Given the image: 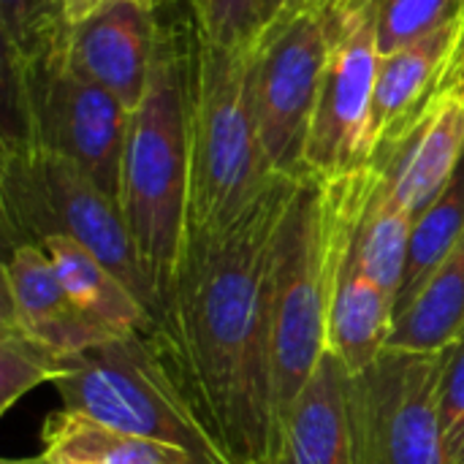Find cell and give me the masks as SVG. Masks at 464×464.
<instances>
[{
    "label": "cell",
    "mask_w": 464,
    "mask_h": 464,
    "mask_svg": "<svg viewBox=\"0 0 464 464\" xmlns=\"http://www.w3.org/2000/svg\"><path fill=\"white\" fill-rule=\"evenodd\" d=\"M280 174L226 231L188 234L155 340L237 464H277L266 261L294 182Z\"/></svg>",
    "instance_id": "1"
},
{
    "label": "cell",
    "mask_w": 464,
    "mask_h": 464,
    "mask_svg": "<svg viewBox=\"0 0 464 464\" xmlns=\"http://www.w3.org/2000/svg\"><path fill=\"white\" fill-rule=\"evenodd\" d=\"M196 38V24L193 33L160 24L150 84L130 111L122 150L117 204L155 299V321L169 304L188 237Z\"/></svg>",
    "instance_id": "2"
},
{
    "label": "cell",
    "mask_w": 464,
    "mask_h": 464,
    "mask_svg": "<svg viewBox=\"0 0 464 464\" xmlns=\"http://www.w3.org/2000/svg\"><path fill=\"white\" fill-rule=\"evenodd\" d=\"M258 44L226 49L196 38L188 234L212 237L231 228L280 177L269 166L253 109Z\"/></svg>",
    "instance_id": "3"
},
{
    "label": "cell",
    "mask_w": 464,
    "mask_h": 464,
    "mask_svg": "<svg viewBox=\"0 0 464 464\" xmlns=\"http://www.w3.org/2000/svg\"><path fill=\"white\" fill-rule=\"evenodd\" d=\"M337 237L321 179L302 174L272 237L266 261V321L277 432L326 353Z\"/></svg>",
    "instance_id": "4"
},
{
    "label": "cell",
    "mask_w": 464,
    "mask_h": 464,
    "mask_svg": "<svg viewBox=\"0 0 464 464\" xmlns=\"http://www.w3.org/2000/svg\"><path fill=\"white\" fill-rule=\"evenodd\" d=\"M152 329L68 356L63 375L52 383L63 408L103 427L182 449L198 464H237L198 413Z\"/></svg>",
    "instance_id": "5"
},
{
    "label": "cell",
    "mask_w": 464,
    "mask_h": 464,
    "mask_svg": "<svg viewBox=\"0 0 464 464\" xmlns=\"http://www.w3.org/2000/svg\"><path fill=\"white\" fill-rule=\"evenodd\" d=\"M0 223L8 250L41 245L46 237L79 242L101 258L155 318V299L139 269L120 204L65 155L3 133Z\"/></svg>",
    "instance_id": "6"
},
{
    "label": "cell",
    "mask_w": 464,
    "mask_h": 464,
    "mask_svg": "<svg viewBox=\"0 0 464 464\" xmlns=\"http://www.w3.org/2000/svg\"><path fill=\"white\" fill-rule=\"evenodd\" d=\"M5 130L82 166L114 201L130 111L101 84L79 73L68 49L27 65H3Z\"/></svg>",
    "instance_id": "7"
},
{
    "label": "cell",
    "mask_w": 464,
    "mask_h": 464,
    "mask_svg": "<svg viewBox=\"0 0 464 464\" xmlns=\"http://www.w3.org/2000/svg\"><path fill=\"white\" fill-rule=\"evenodd\" d=\"M334 44L329 19L310 8H288L261 38L253 71L256 125L277 174H304V141Z\"/></svg>",
    "instance_id": "8"
},
{
    "label": "cell",
    "mask_w": 464,
    "mask_h": 464,
    "mask_svg": "<svg viewBox=\"0 0 464 464\" xmlns=\"http://www.w3.org/2000/svg\"><path fill=\"white\" fill-rule=\"evenodd\" d=\"M440 353L386 348L356 375L362 464H446L438 424Z\"/></svg>",
    "instance_id": "9"
},
{
    "label": "cell",
    "mask_w": 464,
    "mask_h": 464,
    "mask_svg": "<svg viewBox=\"0 0 464 464\" xmlns=\"http://www.w3.org/2000/svg\"><path fill=\"white\" fill-rule=\"evenodd\" d=\"M378 68L381 54L367 16L334 33L304 141L307 174L329 179L372 163V101Z\"/></svg>",
    "instance_id": "10"
},
{
    "label": "cell",
    "mask_w": 464,
    "mask_h": 464,
    "mask_svg": "<svg viewBox=\"0 0 464 464\" xmlns=\"http://www.w3.org/2000/svg\"><path fill=\"white\" fill-rule=\"evenodd\" d=\"M152 0H106L68 30L71 65L133 111L150 84L160 22Z\"/></svg>",
    "instance_id": "11"
},
{
    "label": "cell",
    "mask_w": 464,
    "mask_h": 464,
    "mask_svg": "<svg viewBox=\"0 0 464 464\" xmlns=\"http://www.w3.org/2000/svg\"><path fill=\"white\" fill-rule=\"evenodd\" d=\"M0 280V324L19 326L24 334L60 356H76L109 340L125 337L114 334L73 304L49 256L35 245L5 250Z\"/></svg>",
    "instance_id": "12"
},
{
    "label": "cell",
    "mask_w": 464,
    "mask_h": 464,
    "mask_svg": "<svg viewBox=\"0 0 464 464\" xmlns=\"http://www.w3.org/2000/svg\"><path fill=\"white\" fill-rule=\"evenodd\" d=\"M462 46L464 19H454L432 35L381 57L372 101L375 152L402 139L454 82H462Z\"/></svg>",
    "instance_id": "13"
},
{
    "label": "cell",
    "mask_w": 464,
    "mask_h": 464,
    "mask_svg": "<svg viewBox=\"0 0 464 464\" xmlns=\"http://www.w3.org/2000/svg\"><path fill=\"white\" fill-rule=\"evenodd\" d=\"M277 464H362L356 375L329 351L280 427Z\"/></svg>",
    "instance_id": "14"
},
{
    "label": "cell",
    "mask_w": 464,
    "mask_h": 464,
    "mask_svg": "<svg viewBox=\"0 0 464 464\" xmlns=\"http://www.w3.org/2000/svg\"><path fill=\"white\" fill-rule=\"evenodd\" d=\"M464 155V82H454L421 120L372 163L389 177L413 220L440 196Z\"/></svg>",
    "instance_id": "15"
},
{
    "label": "cell",
    "mask_w": 464,
    "mask_h": 464,
    "mask_svg": "<svg viewBox=\"0 0 464 464\" xmlns=\"http://www.w3.org/2000/svg\"><path fill=\"white\" fill-rule=\"evenodd\" d=\"M41 451L3 464H198L182 449L103 427L73 411H54L41 430Z\"/></svg>",
    "instance_id": "16"
},
{
    "label": "cell",
    "mask_w": 464,
    "mask_h": 464,
    "mask_svg": "<svg viewBox=\"0 0 464 464\" xmlns=\"http://www.w3.org/2000/svg\"><path fill=\"white\" fill-rule=\"evenodd\" d=\"M35 247L49 256L73 304L114 334H136L155 326V318L144 302L79 242L68 237H46Z\"/></svg>",
    "instance_id": "17"
},
{
    "label": "cell",
    "mask_w": 464,
    "mask_h": 464,
    "mask_svg": "<svg viewBox=\"0 0 464 464\" xmlns=\"http://www.w3.org/2000/svg\"><path fill=\"white\" fill-rule=\"evenodd\" d=\"M464 334V237L397 315L389 348L440 353Z\"/></svg>",
    "instance_id": "18"
},
{
    "label": "cell",
    "mask_w": 464,
    "mask_h": 464,
    "mask_svg": "<svg viewBox=\"0 0 464 464\" xmlns=\"http://www.w3.org/2000/svg\"><path fill=\"white\" fill-rule=\"evenodd\" d=\"M464 237V155L440 196L413 220L405 277L397 294V315L419 296L435 269Z\"/></svg>",
    "instance_id": "19"
},
{
    "label": "cell",
    "mask_w": 464,
    "mask_h": 464,
    "mask_svg": "<svg viewBox=\"0 0 464 464\" xmlns=\"http://www.w3.org/2000/svg\"><path fill=\"white\" fill-rule=\"evenodd\" d=\"M3 65H27L68 44L65 0H0Z\"/></svg>",
    "instance_id": "20"
},
{
    "label": "cell",
    "mask_w": 464,
    "mask_h": 464,
    "mask_svg": "<svg viewBox=\"0 0 464 464\" xmlns=\"http://www.w3.org/2000/svg\"><path fill=\"white\" fill-rule=\"evenodd\" d=\"M193 24L209 44L226 49L256 46L291 8V0H190Z\"/></svg>",
    "instance_id": "21"
},
{
    "label": "cell",
    "mask_w": 464,
    "mask_h": 464,
    "mask_svg": "<svg viewBox=\"0 0 464 464\" xmlns=\"http://www.w3.org/2000/svg\"><path fill=\"white\" fill-rule=\"evenodd\" d=\"M68 356L54 353L19 326L0 324V413H8L24 394L44 383H54Z\"/></svg>",
    "instance_id": "22"
},
{
    "label": "cell",
    "mask_w": 464,
    "mask_h": 464,
    "mask_svg": "<svg viewBox=\"0 0 464 464\" xmlns=\"http://www.w3.org/2000/svg\"><path fill=\"white\" fill-rule=\"evenodd\" d=\"M381 57H389L435 30L464 19V0H378L367 14Z\"/></svg>",
    "instance_id": "23"
},
{
    "label": "cell",
    "mask_w": 464,
    "mask_h": 464,
    "mask_svg": "<svg viewBox=\"0 0 464 464\" xmlns=\"http://www.w3.org/2000/svg\"><path fill=\"white\" fill-rule=\"evenodd\" d=\"M438 424L446 464H464V340L440 351Z\"/></svg>",
    "instance_id": "24"
},
{
    "label": "cell",
    "mask_w": 464,
    "mask_h": 464,
    "mask_svg": "<svg viewBox=\"0 0 464 464\" xmlns=\"http://www.w3.org/2000/svg\"><path fill=\"white\" fill-rule=\"evenodd\" d=\"M378 0H294L291 8H310L329 19L332 30H343L345 24H353L364 19Z\"/></svg>",
    "instance_id": "25"
},
{
    "label": "cell",
    "mask_w": 464,
    "mask_h": 464,
    "mask_svg": "<svg viewBox=\"0 0 464 464\" xmlns=\"http://www.w3.org/2000/svg\"><path fill=\"white\" fill-rule=\"evenodd\" d=\"M101 3L106 0H65V11H68V22H82L87 14H92Z\"/></svg>",
    "instance_id": "26"
},
{
    "label": "cell",
    "mask_w": 464,
    "mask_h": 464,
    "mask_svg": "<svg viewBox=\"0 0 464 464\" xmlns=\"http://www.w3.org/2000/svg\"><path fill=\"white\" fill-rule=\"evenodd\" d=\"M459 79L464 82V46H462V57H459Z\"/></svg>",
    "instance_id": "27"
},
{
    "label": "cell",
    "mask_w": 464,
    "mask_h": 464,
    "mask_svg": "<svg viewBox=\"0 0 464 464\" xmlns=\"http://www.w3.org/2000/svg\"><path fill=\"white\" fill-rule=\"evenodd\" d=\"M152 3H155V5L160 8V5H171V3H177V0H152Z\"/></svg>",
    "instance_id": "28"
},
{
    "label": "cell",
    "mask_w": 464,
    "mask_h": 464,
    "mask_svg": "<svg viewBox=\"0 0 464 464\" xmlns=\"http://www.w3.org/2000/svg\"><path fill=\"white\" fill-rule=\"evenodd\" d=\"M462 340H464V334H462Z\"/></svg>",
    "instance_id": "29"
},
{
    "label": "cell",
    "mask_w": 464,
    "mask_h": 464,
    "mask_svg": "<svg viewBox=\"0 0 464 464\" xmlns=\"http://www.w3.org/2000/svg\"><path fill=\"white\" fill-rule=\"evenodd\" d=\"M291 3H294V0H291Z\"/></svg>",
    "instance_id": "30"
}]
</instances>
